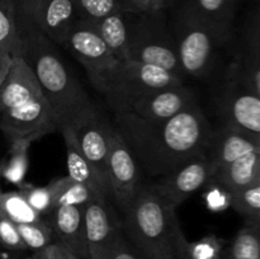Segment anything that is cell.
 <instances>
[{
	"instance_id": "2e32d148",
	"label": "cell",
	"mask_w": 260,
	"mask_h": 259,
	"mask_svg": "<svg viewBox=\"0 0 260 259\" xmlns=\"http://www.w3.org/2000/svg\"><path fill=\"white\" fill-rule=\"evenodd\" d=\"M254 151H260V136L222 123L220 128L212 130L206 157L215 172L217 168Z\"/></svg>"
},
{
	"instance_id": "484cf974",
	"label": "cell",
	"mask_w": 260,
	"mask_h": 259,
	"mask_svg": "<svg viewBox=\"0 0 260 259\" xmlns=\"http://www.w3.org/2000/svg\"><path fill=\"white\" fill-rule=\"evenodd\" d=\"M0 212L15 225L37 223L45 220L40 213L30 207L19 190L0 193Z\"/></svg>"
},
{
	"instance_id": "f546056e",
	"label": "cell",
	"mask_w": 260,
	"mask_h": 259,
	"mask_svg": "<svg viewBox=\"0 0 260 259\" xmlns=\"http://www.w3.org/2000/svg\"><path fill=\"white\" fill-rule=\"evenodd\" d=\"M17 228L25 248L30 249L35 253L42 250L46 246L53 243L52 229L46 218L37 223L17 225Z\"/></svg>"
},
{
	"instance_id": "ab89813d",
	"label": "cell",
	"mask_w": 260,
	"mask_h": 259,
	"mask_svg": "<svg viewBox=\"0 0 260 259\" xmlns=\"http://www.w3.org/2000/svg\"><path fill=\"white\" fill-rule=\"evenodd\" d=\"M0 259H15V258H14V256H10L9 254L0 253Z\"/></svg>"
},
{
	"instance_id": "b9f144b4",
	"label": "cell",
	"mask_w": 260,
	"mask_h": 259,
	"mask_svg": "<svg viewBox=\"0 0 260 259\" xmlns=\"http://www.w3.org/2000/svg\"><path fill=\"white\" fill-rule=\"evenodd\" d=\"M28 259H33V256H30V258H28Z\"/></svg>"
},
{
	"instance_id": "60d3db41",
	"label": "cell",
	"mask_w": 260,
	"mask_h": 259,
	"mask_svg": "<svg viewBox=\"0 0 260 259\" xmlns=\"http://www.w3.org/2000/svg\"><path fill=\"white\" fill-rule=\"evenodd\" d=\"M15 2H22V0H15Z\"/></svg>"
},
{
	"instance_id": "8fae6325",
	"label": "cell",
	"mask_w": 260,
	"mask_h": 259,
	"mask_svg": "<svg viewBox=\"0 0 260 259\" xmlns=\"http://www.w3.org/2000/svg\"><path fill=\"white\" fill-rule=\"evenodd\" d=\"M17 5L40 32L60 47L78 20L73 0H22Z\"/></svg>"
},
{
	"instance_id": "5b68a950",
	"label": "cell",
	"mask_w": 260,
	"mask_h": 259,
	"mask_svg": "<svg viewBox=\"0 0 260 259\" xmlns=\"http://www.w3.org/2000/svg\"><path fill=\"white\" fill-rule=\"evenodd\" d=\"M172 32L185 76L202 78L211 73L216 52L229 42L203 20L185 0L175 9Z\"/></svg>"
},
{
	"instance_id": "4316f807",
	"label": "cell",
	"mask_w": 260,
	"mask_h": 259,
	"mask_svg": "<svg viewBox=\"0 0 260 259\" xmlns=\"http://www.w3.org/2000/svg\"><path fill=\"white\" fill-rule=\"evenodd\" d=\"M230 193V207L245 218V223L260 226V179Z\"/></svg>"
},
{
	"instance_id": "9c48e42d",
	"label": "cell",
	"mask_w": 260,
	"mask_h": 259,
	"mask_svg": "<svg viewBox=\"0 0 260 259\" xmlns=\"http://www.w3.org/2000/svg\"><path fill=\"white\" fill-rule=\"evenodd\" d=\"M107 183L109 197L122 211L132 203L140 189V170L131 150L121 134L112 124L109 131V147L106 160Z\"/></svg>"
},
{
	"instance_id": "d590c367",
	"label": "cell",
	"mask_w": 260,
	"mask_h": 259,
	"mask_svg": "<svg viewBox=\"0 0 260 259\" xmlns=\"http://www.w3.org/2000/svg\"><path fill=\"white\" fill-rule=\"evenodd\" d=\"M33 259H63L61 248L57 243H52L42 250L33 253Z\"/></svg>"
},
{
	"instance_id": "8d00e7d4",
	"label": "cell",
	"mask_w": 260,
	"mask_h": 259,
	"mask_svg": "<svg viewBox=\"0 0 260 259\" xmlns=\"http://www.w3.org/2000/svg\"><path fill=\"white\" fill-rule=\"evenodd\" d=\"M123 2L128 13L140 14V13L149 12V0H123Z\"/></svg>"
},
{
	"instance_id": "ac0fdd59",
	"label": "cell",
	"mask_w": 260,
	"mask_h": 259,
	"mask_svg": "<svg viewBox=\"0 0 260 259\" xmlns=\"http://www.w3.org/2000/svg\"><path fill=\"white\" fill-rule=\"evenodd\" d=\"M134 15L135 13L118 12L95 20H86L118 61L128 60Z\"/></svg>"
},
{
	"instance_id": "7a4b0ae2",
	"label": "cell",
	"mask_w": 260,
	"mask_h": 259,
	"mask_svg": "<svg viewBox=\"0 0 260 259\" xmlns=\"http://www.w3.org/2000/svg\"><path fill=\"white\" fill-rule=\"evenodd\" d=\"M19 9V8H18ZM20 12V10H19ZM22 15L20 57L29 65L55 114L57 131L68 126L93 102L61 60L56 45Z\"/></svg>"
},
{
	"instance_id": "d6a6232c",
	"label": "cell",
	"mask_w": 260,
	"mask_h": 259,
	"mask_svg": "<svg viewBox=\"0 0 260 259\" xmlns=\"http://www.w3.org/2000/svg\"><path fill=\"white\" fill-rule=\"evenodd\" d=\"M0 244L5 249L13 251H20L27 249L20 238L17 225L2 212H0Z\"/></svg>"
},
{
	"instance_id": "f6af8a7d",
	"label": "cell",
	"mask_w": 260,
	"mask_h": 259,
	"mask_svg": "<svg viewBox=\"0 0 260 259\" xmlns=\"http://www.w3.org/2000/svg\"><path fill=\"white\" fill-rule=\"evenodd\" d=\"M0 193H2V192H0Z\"/></svg>"
},
{
	"instance_id": "8992f818",
	"label": "cell",
	"mask_w": 260,
	"mask_h": 259,
	"mask_svg": "<svg viewBox=\"0 0 260 259\" xmlns=\"http://www.w3.org/2000/svg\"><path fill=\"white\" fill-rule=\"evenodd\" d=\"M165 10L134 15L128 60L156 66L184 80L177 43L165 20Z\"/></svg>"
},
{
	"instance_id": "3957f363",
	"label": "cell",
	"mask_w": 260,
	"mask_h": 259,
	"mask_svg": "<svg viewBox=\"0 0 260 259\" xmlns=\"http://www.w3.org/2000/svg\"><path fill=\"white\" fill-rule=\"evenodd\" d=\"M0 131L9 144H29L57 131L50 102L32 69L17 56L0 85Z\"/></svg>"
},
{
	"instance_id": "4dcf8cb0",
	"label": "cell",
	"mask_w": 260,
	"mask_h": 259,
	"mask_svg": "<svg viewBox=\"0 0 260 259\" xmlns=\"http://www.w3.org/2000/svg\"><path fill=\"white\" fill-rule=\"evenodd\" d=\"M18 190L24 196L25 201L29 203L30 207L36 212L40 213L43 218L50 215L53 208V203L47 185L46 187H36V185L28 184L24 182Z\"/></svg>"
},
{
	"instance_id": "1f68e13d",
	"label": "cell",
	"mask_w": 260,
	"mask_h": 259,
	"mask_svg": "<svg viewBox=\"0 0 260 259\" xmlns=\"http://www.w3.org/2000/svg\"><path fill=\"white\" fill-rule=\"evenodd\" d=\"M203 195L206 206L211 212H223L230 208L231 193L218 183L210 180Z\"/></svg>"
},
{
	"instance_id": "836d02e7",
	"label": "cell",
	"mask_w": 260,
	"mask_h": 259,
	"mask_svg": "<svg viewBox=\"0 0 260 259\" xmlns=\"http://www.w3.org/2000/svg\"><path fill=\"white\" fill-rule=\"evenodd\" d=\"M109 259H140L139 255L136 254V251L131 248V246L127 244V241L124 240V238L121 235L118 236L116 241V245H114L113 251L111 254V258Z\"/></svg>"
},
{
	"instance_id": "277c9868",
	"label": "cell",
	"mask_w": 260,
	"mask_h": 259,
	"mask_svg": "<svg viewBox=\"0 0 260 259\" xmlns=\"http://www.w3.org/2000/svg\"><path fill=\"white\" fill-rule=\"evenodd\" d=\"M175 210L149 185L140 187L123 211L124 231L144 259H177L175 230L180 223Z\"/></svg>"
},
{
	"instance_id": "9a60e30c",
	"label": "cell",
	"mask_w": 260,
	"mask_h": 259,
	"mask_svg": "<svg viewBox=\"0 0 260 259\" xmlns=\"http://www.w3.org/2000/svg\"><path fill=\"white\" fill-rule=\"evenodd\" d=\"M86 259H109L116 241L121 235L107 201H93L84 208Z\"/></svg>"
},
{
	"instance_id": "7c38bea8",
	"label": "cell",
	"mask_w": 260,
	"mask_h": 259,
	"mask_svg": "<svg viewBox=\"0 0 260 259\" xmlns=\"http://www.w3.org/2000/svg\"><path fill=\"white\" fill-rule=\"evenodd\" d=\"M212 165L206 156L192 160L170 174L164 175L152 189L172 207L177 208L190 195L207 184L212 177Z\"/></svg>"
},
{
	"instance_id": "e0dca14e",
	"label": "cell",
	"mask_w": 260,
	"mask_h": 259,
	"mask_svg": "<svg viewBox=\"0 0 260 259\" xmlns=\"http://www.w3.org/2000/svg\"><path fill=\"white\" fill-rule=\"evenodd\" d=\"M45 218L52 229L53 236L57 238L56 243L73 251L80 259L88 258L84 208L58 206L53 207L50 215Z\"/></svg>"
},
{
	"instance_id": "e575fe53",
	"label": "cell",
	"mask_w": 260,
	"mask_h": 259,
	"mask_svg": "<svg viewBox=\"0 0 260 259\" xmlns=\"http://www.w3.org/2000/svg\"><path fill=\"white\" fill-rule=\"evenodd\" d=\"M15 57H17L15 53L0 48V85H2L3 81L7 78L8 73H9L13 62H14Z\"/></svg>"
},
{
	"instance_id": "52a82bcc",
	"label": "cell",
	"mask_w": 260,
	"mask_h": 259,
	"mask_svg": "<svg viewBox=\"0 0 260 259\" xmlns=\"http://www.w3.org/2000/svg\"><path fill=\"white\" fill-rule=\"evenodd\" d=\"M182 79L156 66L135 60L117 63L103 95L114 113L128 111L140 96L167 86L180 85Z\"/></svg>"
},
{
	"instance_id": "44dd1931",
	"label": "cell",
	"mask_w": 260,
	"mask_h": 259,
	"mask_svg": "<svg viewBox=\"0 0 260 259\" xmlns=\"http://www.w3.org/2000/svg\"><path fill=\"white\" fill-rule=\"evenodd\" d=\"M185 2L223 38L230 41L233 36L238 0H185Z\"/></svg>"
},
{
	"instance_id": "603a6c76",
	"label": "cell",
	"mask_w": 260,
	"mask_h": 259,
	"mask_svg": "<svg viewBox=\"0 0 260 259\" xmlns=\"http://www.w3.org/2000/svg\"><path fill=\"white\" fill-rule=\"evenodd\" d=\"M226 240L213 235H206L189 243L180 225L175 230V258L177 259H220Z\"/></svg>"
},
{
	"instance_id": "6da1fadb",
	"label": "cell",
	"mask_w": 260,
	"mask_h": 259,
	"mask_svg": "<svg viewBox=\"0 0 260 259\" xmlns=\"http://www.w3.org/2000/svg\"><path fill=\"white\" fill-rule=\"evenodd\" d=\"M114 126L137 165L152 177H164L206 156L213 130L198 103L164 122H150L131 112H117Z\"/></svg>"
},
{
	"instance_id": "cb8c5ba5",
	"label": "cell",
	"mask_w": 260,
	"mask_h": 259,
	"mask_svg": "<svg viewBox=\"0 0 260 259\" xmlns=\"http://www.w3.org/2000/svg\"><path fill=\"white\" fill-rule=\"evenodd\" d=\"M0 48L22 52V15L15 0H0Z\"/></svg>"
},
{
	"instance_id": "7402d4cb",
	"label": "cell",
	"mask_w": 260,
	"mask_h": 259,
	"mask_svg": "<svg viewBox=\"0 0 260 259\" xmlns=\"http://www.w3.org/2000/svg\"><path fill=\"white\" fill-rule=\"evenodd\" d=\"M47 187L51 192L53 207L71 206V207L85 208V206L93 201H104L91 192L86 185L75 182L68 175L55 178L48 183Z\"/></svg>"
},
{
	"instance_id": "f35d334b",
	"label": "cell",
	"mask_w": 260,
	"mask_h": 259,
	"mask_svg": "<svg viewBox=\"0 0 260 259\" xmlns=\"http://www.w3.org/2000/svg\"><path fill=\"white\" fill-rule=\"evenodd\" d=\"M58 245H60V248H61V253H62L63 259H80L78 255H76V254H74L73 251H70L69 249H66L65 246H62L61 244H58Z\"/></svg>"
},
{
	"instance_id": "5bb4252c",
	"label": "cell",
	"mask_w": 260,
	"mask_h": 259,
	"mask_svg": "<svg viewBox=\"0 0 260 259\" xmlns=\"http://www.w3.org/2000/svg\"><path fill=\"white\" fill-rule=\"evenodd\" d=\"M222 123L231 124L260 136V96L244 86L226 79L225 88L218 99Z\"/></svg>"
},
{
	"instance_id": "ba28073f",
	"label": "cell",
	"mask_w": 260,
	"mask_h": 259,
	"mask_svg": "<svg viewBox=\"0 0 260 259\" xmlns=\"http://www.w3.org/2000/svg\"><path fill=\"white\" fill-rule=\"evenodd\" d=\"M61 47L68 50L81 63L94 89L103 94L119 61L112 55L89 23L78 18Z\"/></svg>"
},
{
	"instance_id": "d6986e66",
	"label": "cell",
	"mask_w": 260,
	"mask_h": 259,
	"mask_svg": "<svg viewBox=\"0 0 260 259\" xmlns=\"http://www.w3.org/2000/svg\"><path fill=\"white\" fill-rule=\"evenodd\" d=\"M60 132L62 134L66 146L68 177H70L75 182L86 185L101 200L107 201V197H109L108 187L98 173V170L79 150L75 139H74V135L71 134L70 130L68 127H63L60 130Z\"/></svg>"
},
{
	"instance_id": "7bdbcfd3",
	"label": "cell",
	"mask_w": 260,
	"mask_h": 259,
	"mask_svg": "<svg viewBox=\"0 0 260 259\" xmlns=\"http://www.w3.org/2000/svg\"><path fill=\"white\" fill-rule=\"evenodd\" d=\"M0 192H2V188H0Z\"/></svg>"
},
{
	"instance_id": "4fadbf2b",
	"label": "cell",
	"mask_w": 260,
	"mask_h": 259,
	"mask_svg": "<svg viewBox=\"0 0 260 259\" xmlns=\"http://www.w3.org/2000/svg\"><path fill=\"white\" fill-rule=\"evenodd\" d=\"M197 103L192 89L183 84L157 89L132 102L128 111L150 122H164L173 118L192 104Z\"/></svg>"
},
{
	"instance_id": "30bf717a",
	"label": "cell",
	"mask_w": 260,
	"mask_h": 259,
	"mask_svg": "<svg viewBox=\"0 0 260 259\" xmlns=\"http://www.w3.org/2000/svg\"><path fill=\"white\" fill-rule=\"evenodd\" d=\"M65 127L70 130L71 134L74 135V139H75L79 150L98 170V173L108 187L106 160L109 147V131H111L112 127L111 122L101 113V111L94 104H91V106L86 107L83 112H80Z\"/></svg>"
},
{
	"instance_id": "f1b7e54d",
	"label": "cell",
	"mask_w": 260,
	"mask_h": 259,
	"mask_svg": "<svg viewBox=\"0 0 260 259\" xmlns=\"http://www.w3.org/2000/svg\"><path fill=\"white\" fill-rule=\"evenodd\" d=\"M73 3L78 18L84 20H95L113 13L127 12L123 0H73Z\"/></svg>"
},
{
	"instance_id": "ffe728a7",
	"label": "cell",
	"mask_w": 260,
	"mask_h": 259,
	"mask_svg": "<svg viewBox=\"0 0 260 259\" xmlns=\"http://www.w3.org/2000/svg\"><path fill=\"white\" fill-rule=\"evenodd\" d=\"M260 179V151H254L217 168L210 180L234 192Z\"/></svg>"
},
{
	"instance_id": "74e56055",
	"label": "cell",
	"mask_w": 260,
	"mask_h": 259,
	"mask_svg": "<svg viewBox=\"0 0 260 259\" xmlns=\"http://www.w3.org/2000/svg\"><path fill=\"white\" fill-rule=\"evenodd\" d=\"M173 0H149V12H161L172 5Z\"/></svg>"
},
{
	"instance_id": "83f0119b",
	"label": "cell",
	"mask_w": 260,
	"mask_h": 259,
	"mask_svg": "<svg viewBox=\"0 0 260 259\" xmlns=\"http://www.w3.org/2000/svg\"><path fill=\"white\" fill-rule=\"evenodd\" d=\"M9 145V156L7 161L0 167V177L19 188L24 183L25 174L28 172V165H29L28 150L30 144L27 141H15Z\"/></svg>"
},
{
	"instance_id": "d4e9b609",
	"label": "cell",
	"mask_w": 260,
	"mask_h": 259,
	"mask_svg": "<svg viewBox=\"0 0 260 259\" xmlns=\"http://www.w3.org/2000/svg\"><path fill=\"white\" fill-rule=\"evenodd\" d=\"M220 259H260V226L245 223L223 248Z\"/></svg>"
},
{
	"instance_id": "ee69618b",
	"label": "cell",
	"mask_w": 260,
	"mask_h": 259,
	"mask_svg": "<svg viewBox=\"0 0 260 259\" xmlns=\"http://www.w3.org/2000/svg\"><path fill=\"white\" fill-rule=\"evenodd\" d=\"M0 167H2V165H0Z\"/></svg>"
}]
</instances>
